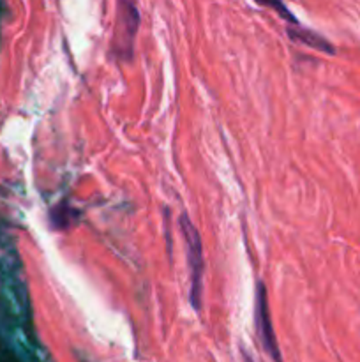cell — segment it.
<instances>
[{
    "mask_svg": "<svg viewBox=\"0 0 360 362\" xmlns=\"http://www.w3.org/2000/svg\"><path fill=\"white\" fill-rule=\"evenodd\" d=\"M116 9H119V23L122 27V48L120 53L131 55L133 52L134 35L140 27V11H138L136 0H116Z\"/></svg>",
    "mask_w": 360,
    "mask_h": 362,
    "instance_id": "cell-3",
    "label": "cell"
},
{
    "mask_svg": "<svg viewBox=\"0 0 360 362\" xmlns=\"http://www.w3.org/2000/svg\"><path fill=\"white\" fill-rule=\"evenodd\" d=\"M254 320H256L258 336H260L263 349L268 356L275 362H281V352L275 343L274 331H272V322H270V310H268V296H267V286L261 281L256 285V299H254Z\"/></svg>",
    "mask_w": 360,
    "mask_h": 362,
    "instance_id": "cell-2",
    "label": "cell"
},
{
    "mask_svg": "<svg viewBox=\"0 0 360 362\" xmlns=\"http://www.w3.org/2000/svg\"><path fill=\"white\" fill-rule=\"evenodd\" d=\"M180 230L184 233L187 247V265H189V283H191V304L196 311L201 308V290H203V247H201L200 233L196 226L191 223L187 216L180 218Z\"/></svg>",
    "mask_w": 360,
    "mask_h": 362,
    "instance_id": "cell-1",
    "label": "cell"
},
{
    "mask_svg": "<svg viewBox=\"0 0 360 362\" xmlns=\"http://www.w3.org/2000/svg\"><path fill=\"white\" fill-rule=\"evenodd\" d=\"M256 4H260V6L263 7H268V9H274L275 13L279 14V16L282 18V20L288 23V27H299V20L295 18V14L289 13L288 7L284 6V2L282 0H254Z\"/></svg>",
    "mask_w": 360,
    "mask_h": 362,
    "instance_id": "cell-4",
    "label": "cell"
}]
</instances>
